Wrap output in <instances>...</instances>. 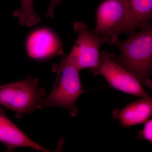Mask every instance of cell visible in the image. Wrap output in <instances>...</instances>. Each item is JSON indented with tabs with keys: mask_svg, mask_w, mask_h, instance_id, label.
Wrapping results in <instances>:
<instances>
[{
	"mask_svg": "<svg viewBox=\"0 0 152 152\" xmlns=\"http://www.w3.org/2000/svg\"><path fill=\"white\" fill-rule=\"evenodd\" d=\"M113 45L120 51L118 56L111 54L115 61L136 77L142 86L151 89L152 26L127 35L126 40H119Z\"/></svg>",
	"mask_w": 152,
	"mask_h": 152,
	"instance_id": "1",
	"label": "cell"
},
{
	"mask_svg": "<svg viewBox=\"0 0 152 152\" xmlns=\"http://www.w3.org/2000/svg\"><path fill=\"white\" fill-rule=\"evenodd\" d=\"M52 70L56 74V81L51 92L43 99L42 107L65 108L72 117L77 116L76 101L86 92L82 86L80 71L69 62L66 56L63 54L61 56V62L53 65Z\"/></svg>",
	"mask_w": 152,
	"mask_h": 152,
	"instance_id": "2",
	"label": "cell"
},
{
	"mask_svg": "<svg viewBox=\"0 0 152 152\" xmlns=\"http://www.w3.org/2000/svg\"><path fill=\"white\" fill-rule=\"evenodd\" d=\"M91 31L105 38L112 45L119 40L120 35L135 32L126 1H103L97 9L96 26Z\"/></svg>",
	"mask_w": 152,
	"mask_h": 152,
	"instance_id": "3",
	"label": "cell"
},
{
	"mask_svg": "<svg viewBox=\"0 0 152 152\" xmlns=\"http://www.w3.org/2000/svg\"><path fill=\"white\" fill-rule=\"evenodd\" d=\"M38 83V79L30 75L25 80L0 86V104L12 110L18 118L42 108V101L47 93Z\"/></svg>",
	"mask_w": 152,
	"mask_h": 152,
	"instance_id": "4",
	"label": "cell"
},
{
	"mask_svg": "<svg viewBox=\"0 0 152 152\" xmlns=\"http://www.w3.org/2000/svg\"><path fill=\"white\" fill-rule=\"evenodd\" d=\"M74 31L77 33L75 43L67 60L79 71L89 69L94 72L100 64L101 47L107 40L89 31L88 25L82 22L74 24Z\"/></svg>",
	"mask_w": 152,
	"mask_h": 152,
	"instance_id": "5",
	"label": "cell"
},
{
	"mask_svg": "<svg viewBox=\"0 0 152 152\" xmlns=\"http://www.w3.org/2000/svg\"><path fill=\"white\" fill-rule=\"evenodd\" d=\"M93 73L102 75L111 86L120 91L140 98H152L136 77L118 64L111 54L101 52L100 64Z\"/></svg>",
	"mask_w": 152,
	"mask_h": 152,
	"instance_id": "6",
	"label": "cell"
},
{
	"mask_svg": "<svg viewBox=\"0 0 152 152\" xmlns=\"http://www.w3.org/2000/svg\"><path fill=\"white\" fill-rule=\"evenodd\" d=\"M62 42L52 29L41 27L32 30L26 38L25 47L32 59L44 61L63 54Z\"/></svg>",
	"mask_w": 152,
	"mask_h": 152,
	"instance_id": "7",
	"label": "cell"
},
{
	"mask_svg": "<svg viewBox=\"0 0 152 152\" xmlns=\"http://www.w3.org/2000/svg\"><path fill=\"white\" fill-rule=\"evenodd\" d=\"M0 142L9 151L19 148H30L42 152L48 150L33 141L0 110Z\"/></svg>",
	"mask_w": 152,
	"mask_h": 152,
	"instance_id": "8",
	"label": "cell"
},
{
	"mask_svg": "<svg viewBox=\"0 0 152 152\" xmlns=\"http://www.w3.org/2000/svg\"><path fill=\"white\" fill-rule=\"evenodd\" d=\"M152 114V99L141 98L125 106L121 110H115L113 117L118 120L122 127H128L144 124Z\"/></svg>",
	"mask_w": 152,
	"mask_h": 152,
	"instance_id": "9",
	"label": "cell"
},
{
	"mask_svg": "<svg viewBox=\"0 0 152 152\" xmlns=\"http://www.w3.org/2000/svg\"><path fill=\"white\" fill-rule=\"evenodd\" d=\"M136 32L152 26V0H126Z\"/></svg>",
	"mask_w": 152,
	"mask_h": 152,
	"instance_id": "10",
	"label": "cell"
},
{
	"mask_svg": "<svg viewBox=\"0 0 152 152\" xmlns=\"http://www.w3.org/2000/svg\"><path fill=\"white\" fill-rule=\"evenodd\" d=\"M33 2L34 0H21L20 8L14 12V16L18 19L20 25L31 28L40 21L39 16L34 10Z\"/></svg>",
	"mask_w": 152,
	"mask_h": 152,
	"instance_id": "11",
	"label": "cell"
},
{
	"mask_svg": "<svg viewBox=\"0 0 152 152\" xmlns=\"http://www.w3.org/2000/svg\"><path fill=\"white\" fill-rule=\"evenodd\" d=\"M152 119L148 120L145 123V125L141 132L139 133L138 138L139 139H142L152 143Z\"/></svg>",
	"mask_w": 152,
	"mask_h": 152,
	"instance_id": "12",
	"label": "cell"
},
{
	"mask_svg": "<svg viewBox=\"0 0 152 152\" xmlns=\"http://www.w3.org/2000/svg\"><path fill=\"white\" fill-rule=\"evenodd\" d=\"M62 2V0H51L50 4L47 11L46 18H53V17L56 8Z\"/></svg>",
	"mask_w": 152,
	"mask_h": 152,
	"instance_id": "13",
	"label": "cell"
},
{
	"mask_svg": "<svg viewBox=\"0 0 152 152\" xmlns=\"http://www.w3.org/2000/svg\"><path fill=\"white\" fill-rule=\"evenodd\" d=\"M1 110V109H0V110Z\"/></svg>",
	"mask_w": 152,
	"mask_h": 152,
	"instance_id": "14",
	"label": "cell"
}]
</instances>
